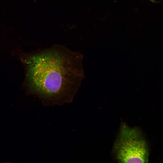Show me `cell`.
<instances>
[{"label": "cell", "mask_w": 163, "mask_h": 163, "mask_svg": "<svg viewBox=\"0 0 163 163\" xmlns=\"http://www.w3.org/2000/svg\"><path fill=\"white\" fill-rule=\"evenodd\" d=\"M19 58L24 68L23 85L28 95L37 97L44 106H62L71 102L70 59L66 47L56 45L23 53Z\"/></svg>", "instance_id": "obj_1"}, {"label": "cell", "mask_w": 163, "mask_h": 163, "mask_svg": "<svg viewBox=\"0 0 163 163\" xmlns=\"http://www.w3.org/2000/svg\"><path fill=\"white\" fill-rule=\"evenodd\" d=\"M113 151L120 163H147L149 161L147 144L139 129L130 128L124 123L121 124Z\"/></svg>", "instance_id": "obj_2"}]
</instances>
